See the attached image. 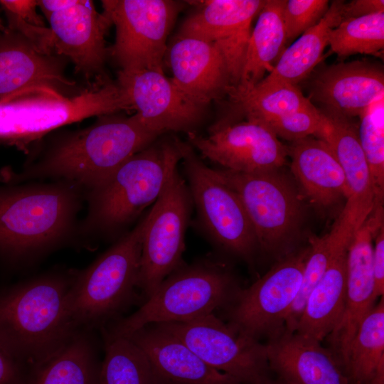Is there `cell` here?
<instances>
[{"mask_svg":"<svg viewBox=\"0 0 384 384\" xmlns=\"http://www.w3.org/2000/svg\"><path fill=\"white\" fill-rule=\"evenodd\" d=\"M72 279L49 274L0 292V346L29 370L81 331L68 309Z\"/></svg>","mask_w":384,"mask_h":384,"instance_id":"1","label":"cell"},{"mask_svg":"<svg viewBox=\"0 0 384 384\" xmlns=\"http://www.w3.org/2000/svg\"><path fill=\"white\" fill-rule=\"evenodd\" d=\"M159 136L148 130L136 114L107 119L60 140L17 179L58 178L90 191Z\"/></svg>","mask_w":384,"mask_h":384,"instance_id":"2","label":"cell"},{"mask_svg":"<svg viewBox=\"0 0 384 384\" xmlns=\"http://www.w3.org/2000/svg\"><path fill=\"white\" fill-rule=\"evenodd\" d=\"M240 289L232 272L219 262L205 260L183 265L138 310L102 328V333L127 337L146 325L192 321L225 309Z\"/></svg>","mask_w":384,"mask_h":384,"instance_id":"3","label":"cell"},{"mask_svg":"<svg viewBox=\"0 0 384 384\" xmlns=\"http://www.w3.org/2000/svg\"><path fill=\"white\" fill-rule=\"evenodd\" d=\"M132 109L117 83L93 85L72 97L33 87L0 100V144L19 149L63 125Z\"/></svg>","mask_w":384,"mask_h":384,"instance_id":"4","label":"cell"},{"mask_svg":"<svg viewBox=\"0 0 384 384\" xmlns=\"http://www.w3.org/2000/svg\"><path fill=\"white\" fill-rule=\"evenodd\" d=\"M147 213L88 267L73 275L67 295L70 318L78 330L104 328L117 319L137 287Z\"/></svg>","mask_w":384,"mask_h":384,"instance_id":"5","label":"cell"},{"mask_svg":"<svg viewBox=\"0 0 384 384\" xmlns=\"http://www.w3.org/2000/svg\"><path fill=\"white\" fill-rule=\"evenodd\" d=\"M73 183L0 188V253L19 257L64 237L79 206Z\"/></svg>","mask_w":384,"mask_h":384,"instance_id":"6","label":"cell"},{"mask_svg":"<svg viewBox=\"0 0 384 384\" xmlns=\"http://www.w3.org/2000/svg\"><path fill=\"white\" fill-rule=\"evenodd\" d=\"M214 171L241 200L259 249L278 260L297 250L304 218L303 197L281 169L255 174Z\"/></svg>","mask_w":384,"mask_h":384,"instance_id":"7","label":"cell"},{"mask_svg":"<svg viewBox=\"0 0 384 384\" xmlns=\"http://www.w3.org/2000/svg\"><path fill=\"white\" fill-rule=\"evenodd\" d=\"M177 150V139L155 141L90 191L86 227L112 233L153 205L164 187L171 159Z\"/></svg>","mask_w":384,"mask_h":384,"instance_id":"8","label":"cell"},{"mask_svg":"<svg viewBox=\"0 0 384 384\" xmlns=\"http://www.w3.org/2000/svg\"><path fill=\"white\" fill-rule=\"evenodd\" d=\"M177 144L164 187L147 212L137 284L146 299L166 277L184 265L185 234L193 201L188 187L178 171L181 159L178 140Z\"/></svg>","mask_w":384,"mask_h":384,"instance_id":"9","label":"cell"},{"mask_svg":"<svg viewBox=\"0 0 384 384\" xmlns=\"http://www.w3.org/2000/svg\"><path fill=\"white\" fill-rule=\"evenodd\" d=\"M178 144L192 201L204 229L217 245L250 262L259 247L239 196L189 144L178 139Z\"/></svg>","mask_w":384,"mask_h":384,"instance_id":"10","label":"cell"},{"mask_svg":"<svg viewBox=\"0 0 384 384\" xmlns=\"http://www.w3.org/2000/svg\"><path fill=\"white\" fill-rule=\"evenodd\" d=\"M104 14L115 26L110 55L121 70L163 69L166 41L181 4L171 0L102 1Z\"/></svg>","mask_w":384,"mask_h":384,"instance_id":"11","label":"cell"},{"mask_svg":"<svg viewBox=\"0 0 384 384\" xmlns=\"http://www.w3.org/2000/svg\"><path fill=\"white\" fill-rule=\"evenodd\" d=\"M309 245L279 259L251 286L241 289L226 310L228 324L258 340L284 330L285 319L301 287Z\"/></svg>","mask_w":384,"mask_h":384,"instance_id":"12","label":"cell"},{"mask_svg":"<svg viewBox=\"0 0 384 384\" xmlns=\"http://www.w3.org/2000/svg\"><path fill=\"white\" fill-rule=\"evenodd\" d=\"M186 344L202 361L240 384L272 378L265 344L235 329L215 314L185 322L156 324Z\"/></svg>","mask_w":384,"mask_h":384,"instance_id":"13","label":"cell"},{"mask_svg":"<svg viewBox=\"0 0 384 384\" xmlns=\"http://www.w3.org/2000/svg\"><path fill=\"white\" fill-rule=\"evenodd\" d=\"M209 135L187 134L188 144L225 169L255 174L281 169L288 148L265 124L251 119L215 122Z\"/></svg>","mask_w":384,"mask_h":384,"instance_id":"14","label":"cell"},{"mask_svg":"<svg viewBox=\"0 0 384 384\" xmlns=\"http://www.w3.org/2000/svg\"><path fill=\"white\" fill-rule=\"evenodd\" d=\"M117 84L137 110L140 122L159 135L166 132L195 133L205 116L206 107L183 94L163 69L120 70Z\"/></svg>","mask_w":384,"mask_h":384,"instance_id":"15","label":"cell"},{"mask_svg":"<svg viewBox=\"0 0 384 384\" xmlns=\"http://www.w3.org/2000/svg\"><path fill=\"white\" fill-rule=\"evenodd\" d=\"M266 0H209L183 22L177 36L193 37L214 44L221 53L232 88L241 77L254 17Z\"/></svg>","mask_w":384,"mask_h":384,"instance_id":"16","label":"cell"},{"mask_svg":"<svg viewBox=\"0 0 384 384\" xmlns=\"http://www.w3.org/2000/svg\"><path fill=\"white\" fill-rule=\"evenodd\" d=\"M383 225V207L375 208L353 234L347 250L346 304L343 316L328 336L331 351L341 363L358 328L374 306L373 240Z\"/></svg>","mask_w":384,"mask_h":384,"instance_id":"17","label":"cell"},{"mask_svg":"<svg viewBox=\"0 0 384 384\" xmlns=\"http://www.w3.org/2000/svg\"><path fill=\"white\" fill-rule=\"evenodd\" d=\"M310 97L322 106V111L349 119L360 117L384 98L383 70L360 60L326 67L312 79Z\"/></svg>","mask_w":384,"mask_h":384,"instance_id":"18","label":"cell"},{"mask_svg":"<svg viewBox=\"0 0 384 384\" xmlns=\"http://www.w3.org/2000/svg\"><path fill=\"white\" fill-rule=\"evenodd\" d=\"M166 55L172 81L195 102L207 107L232 88L225 59L214 44L193 37L176 36Z\"/></svg>","mask_w":384,"mask_h":384,"instance_id":"19","label":"cell"},{"mask_svg":"<svg viewBox=\"0 0 384 384\" xmlns=\"http://www.w3.org/2000/svg\"><path fill=\"white\" fill-rule=\"evenodd\" d=\"M321 111L326 125L320 139L333 151L343 170L348 189L346 202L340 215L356 232L376 205L371 173L358 129L351 119Z\"/></svg>","mask_w":384,"mask_h":384,"instance_id":"20","label":"cell"},{"mask_svg":"<svg viewBox=\"0 0 384 384\" xmlns=\"http://www.w3.org/2000/svg\"><path fill=\"white\" fill-rule=\"evenodd\" d=\"M48 19L55 49L69 58L78 71L87 76L102 68L109 50L105 36L111 25L107 17L99 14L92 1L76 0Z\"/></svg>","mask_w":384,"mask_h":384,"instance_id":"21","label":"cell"},{"mask_svg":"<svg viewBox=\"0 0 384 384\" xmlns=\"http://www.w3.org/2000/svg\"><path fill=\"white\" fill-rule=\"evenodd\" d=\"M265 346L272 375L287 384H351L338 358L321 342L284 330Z\"/></svg>","mask_w":384,"mask_h":384,"instance_id":"22","label":"cell"},{"mask_svg":"<svg viewBox=\"0 0 384 384\" xmlns=\"http://www.w3.org/2000/svg\"><path fill=\"white\" fill-rule=\"evenodd\" d=\"M127 337L144 352L162 384H240L208 366L158 324L146 325Z\"/></svg>","mask_w":384,"mask_h":384,"instance_id":"23","label":"cell"},{"mask_svg":"<svg viewBox=\"0 0 384 384\" xmlns=\"http://www.w3.org/2000/svg\"><path fill=\"white\" fill-rule=\"evenodd\" d=\"M73 85L50 53L16 31L0 34V100L33 87L58 91Z\"/></svg>","mask_w":384,"mask_h":384,"instance_id":"24","label":"cell"},{"mask_svg":"<svg viewBox=\"0 0 384 384\" xmlns=\"http://www.w3.org/2000/svg\"><path fill=\"white\" fill-rule=\"evenodd\" d=\"M287 148L291 171L302 196L321 208L346 199L343 170L324 139L309 136L292 142Z\"/></svg>","mask_w":384,"mask_h":384,"instance_id":"25","label":"cell"},{"mask_svg":"<svg viewBox=\"0 0 384 384\" xmlns=\"http://www.w3.org/2000/svg\"><path fill=\"white\" fill-rule=\"evenodd\" d=\"M347 250L331 264L309 293L294 333L319 342L338 324L345 309Z\"/></svg>","mask_w":384,"mask_h":384,"instance_id":"26","label":"cell"},{"mask_svg":"<svg viewBox=\"0 0 384 384\" xmlns=\"http://www.w3.org/2000/svg\"><path fill=\"white\" fill-rule=\"evenodd\" d=\"M345 1L336 0L322 18L284 49L272 70L260 82L297 85L321 61L332 29L344 20Z\"/></svg>","mask_w":384,"mask_h":384,"instance_id":"27","label":"cell"},{"mask_svg":"<svg viewBox=\"0 0 384 384\" xmlns=\"http://www.w3.org/2000/svg\"><path fill=\"white\" fill-rule=\"evenodd\" d=\"M286 0H266L252 30L237 91L249 90L272 70L287 41L283 21Z\"/></svg>","mask_w":384,"mask_h":384,"instance_id":"28","label":"cell"},{"mask_svg":"<svg viewBox=\"0 0 384 384\" xmlns=\"http://www.w3.org/2000/svg\"><path fill=\"white\" fill-rule=\"evenodd\" d=\"M88 332L78 331L53 356L31 369L26 384H95L100 363Z\"/></svg>","mask_w":384,"mask_h":384,"instance_id":"29","label":"cell"},{"mask_svg":"<svg viewBox=\"0 0 384 384\" xmlns=\"http://www.w3.org/2000/svg\"><path fill=\"white\" fill-rule=\"evenodd\" d=\"M343 369L351 384H384V298L361 322Z\"/></svg>","mask_w":384,"mask_h":384,"instance_id":"30","label":"cell"},{"mask_svg":"<svg viewBox=\"0 0 384 384\" xmlns=\"http://www.w3.org/2000/svg\"><path fill=\"white\" fill-rule=\"evenodd\" d=\"M354 233L352 227L339 215L329 233L321 238H309L310 252L301 287L286 317L284 330L291 333L295 331L309 293L334 260L348 250Z\"/></svg>","mask_w":384,"mask_h":384,"instance_id":"31","label":"cell"},{"mask_svg":"<svg viewBox=\"0 0 384 384\" xmlns=\"http://www.w3.org/2000/svg\"><path fill=\"white\" fill-rule=\"evenodd\" d=\"M238 117L255 120L265 124L295 112L314 106L297 85L287 83L267 84L260 82L252 88L228 94Z\"/></svg>","mask_w":384,"mask_h":384,"instance_id":"32","label":"cell"},{"mask_svg":"<svg viewBox=\"0 0 384 384\" xmlns=\"http://www.w3.org/2000/svg\"><path fill=\"white\" fill-rule=\"evenodd\" d=\"M102 334L105 356L95 384H162L133 341L126 336Z\"/></svg>","mask_w":384,"mask_h":384,"instance_id":"33","label":"cell"},{"mask_svg":"<svg viewBox=\"0 0 384 384\" xmlns=\"http://www.w3.org/2000/svg\"><path fill=\"white\" fill-rule=\"evenodd\" d=\"M328 45L338 57L378 54L384 48V11L343 20L331 30Z\"/></svg>","mask_w":384,"mask_h":384,"instance_id":"34","label":"cell"},{"mask_svg":"<svg viewBox=\"0 0 384 384\" xmlns=\"http://www.w3.org/2000/svg\"><path fill=\"white\" fill-rule=\"evenodd\" d=\"M358 136L371 173L376 205L383 204L384 193V98L360 117Z\"/></svg>","mask_w":384,"mask_h":384,"instance_id":"35","label":"cell"},{"mask_svg":"<svg viewBox=\"0 0 384 384\" xmlns=\"http://www.w3.org/2000/svg\"><path fill=\"white\" fill-rule=\"evenodd\" d=\"M277 137L295 141L313 136L321 138L325 129V118L314 105L272 120L265 124Z\"/></svg>","mask_w":384,"mask_h":384,"instance_id":"36","label":"cell"},{"mask_svg":"<svg viewBox=\"0 0 384 384\" xmlns=\"http://www.w3.org/2000/svg\"><path fill=\"white\" fill-rule=\"evenodd\" d=\"M329 8L328 0H288L283 10L287 41L316 25Z\"/></svg>","mask_w":384,"mask_h":384,"instance_id":"37","label":"cell"},{"mask_svg":"<svg viewBox=\"0 0 384 384\" xmlns=\"http://www.w3.org/2000/svg\"><path fill=\"white\" fill-rule=\"evenodd\" d=\"M0 346V384H26L29 370Z\"/></svg>","mask_w":384,"mask_h":384,"instance_id":"38","label":"cell"},{"mask_svg":"<svg viewBox=\"0 0 384 384\" xmlns=\"http://www.w3.org/2000/svg\"><path fill=\"white\" fill-rule=\"evenodd\" d=\"M0 4L9 18L32 26L43 27V22L36 11L38 1L1 0Z\"/></svg>","mask_w":384,"mask_h":384,"instance_id":"39","label":"cell"},{"mask_svg":"<svg viewBox=\"0 0 384 384\" xmlns=\"http://www.w3.org/2000/svg\"><path fill=\"white\" fill-rule=\"evenodd\" d=\"M373 247V272L376 298L384 294V225L377 232Z\"/></svg>","mask_w":384,"mask_h":384,"instance_id":"40","label":"cell"},{"mask_svg":"<svg viewBox=\"0 0 384 384\" xmlns=\"http://www.w3.org/2000/svg\"><path fill=\"white\" fill-rule=\"evenodd\" d=\"M384 11L383 0H355L344 4V20Z\"/></svg>","mask_w":384,"mask_h":384,"instance_id":"41","label":"cell"},{"mask_svg":"<svg viewBox=\"0 0 384 384\" xmlns=\"http://www.w3.org/2000/svg\"><path fill=\"white\" fill-rule=\"evenodd\" d=\"M75 1L76 0H41L38 1V6L42 9L48 18L51 14L73 5Z\"/></svg>","mask_w":384,"mask_h":384,"instance_id":"42","label":"cell"},{"mask_svg":"<svg viewBox=\"0 0 384 384\" xmlns=\"http://www.w3.org/2000/svg\"><path fill=\"white\" fill-rule=\"evenodd\" d=\"M264 384H287L284 382L277 379L275 377H272Z\"/></svg>","mask_w":384,"mask_h":384,"instance_id":"43","label":"cell"},{"mask_svg":"<svg viewBox=\"0 0 384 384\" xmlns=\"http://www.w3.org/2000/svg\"><path fill=\"white\" fill-rule=\"evenodd\" d=\"M1 29V21H0V30Z\"/></svg>","mask_w":384,"mask_h":384,"instance_id":"44","label":"cell"}]
</instances>
